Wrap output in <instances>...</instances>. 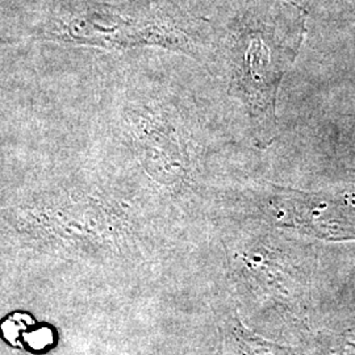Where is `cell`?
I'll return each instance as SVG.
<instances>
[{
    "label": "cell",
    "instance_id": "1",
    "mask_svg": "<svg viewBox=\"0 0 355 355\" xmlns=\"http://www.w3.org/2000/svg\"><path fill=\"white\" fill-rule=\"evenodd\" d=\"M305 20L292 0H246L236 31L229 89L246 104L263 148L275 139L280 83L303 44Z\"/></svg>",
    "mask_w": 355,
    "mask_h": 355
}]
</instances>
